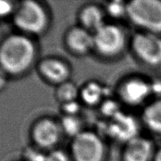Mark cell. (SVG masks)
I'll list each match as a JSON object with an SVG mask.
<instances>
[{
    "mask_svg": "<svg viewBox=\"0 0 161 161\" xmlns=\"http://www.w3.org/2000/svg\"><path fill=\"white\" fill-rule=\"evenodd\" d=\"M80 90L79 89L78 86L74 83L68 80L58 85L55 95L58 102L63 104L77 100V97L80 96Z\"/></svg>",
    "mask_w": 161,
    "mask_h": 161,
    "instance_id": "cell-16",
    "label": "cell"
},
{
    "mask_svg": "<svg viewBox=\"0 0 161 161\" xmlns=\"http://www.w3.org/2000/svg\"><path fill=\"white\" fill-rule=\"evenodd\" d=\"M14 22L17 28L28 34H40L46 29L48 17L43 6L35 1H24L16 7Z\"/></svg>",
    "mask_w": 161,
    "mask_h": 161,
    "instance_id": "cell-3",
    "label": "cell"
},
{
    "mask_svg": "<svg viewBox=\"0 0 161 161\" xmlns=\"http://www.w3.org/2000/svg\"><path fill=\"white\" fill-rule=\"evenodd\" d=\"M66 43L73 52L84 54L94 49V34L82 26L73 27L66 35Z\"/></svg>",
    "mask_w": 161,
    "mask_h": 161,
    "instance_id": "cell-12",
    "label": "cell"
},
{
    "mask_svg": "<svg viewBox=\"0 0 161 161\" xmlns=\"http://www.w3.org/2000/svg\"><path fill=\"white\" fill-rule=\"evenodd\" d=\"M39 71L41 75L48 82L58 85L68 81L70 69L66 63L54 58H48L42 60L39 64Z\"/></svg>",
    "mask_w": 161,
    "mask_h": 161,
    "instance_id": "cell-11",
    "label": "cell"
},
{
    "mask_svg": "<svg viewBox=\"0 0 161 161\" xmlns=\"http://www.w3.org/2000/svg\"><path fill=\"white\" fill-rule=\"evenodd\" d=\"M142 119L149 130L161 135V99L153 102L146 107Z\"/></svg>",
    "mask_w": 161,
    "mask_h": 161,
    "instance_id": "cell-15",
    "label": "cell"
},
{
    "mask_svg": "<svg viewBox=\"0 0 161 161\" xmlns=\"http://www.w3.org/2000/svg\"><path fill=\"white\" fill-rule=\"evenodd\" d=\"M46 161H71V160L62 150H52L47 154Z\"/></svg>",
    "mask_w": 161,
    "mask_h": 161,
    "instance_id": "cell-22",
    "label": "cell"
},
{
    "mask_svg": "<svg viewBox=\"0 0 161 161\" xmlns=\"http://www.w3.org/2000/svg\"><path fill=\"white\" fill-rule=\"evenodd\" d=\"M153 144L148 138L136 137L126 143L123 158L124 161H151L153 160Z\"/></svg>",
    "mask_w": 161,
    "mask_h": 161,
    "instance_id": "cell-10",
    "label": "cell"
},
{
    "mask_svg": "<svg viewBox=\"0 0 161 161\" xmlns=\"http://www.w3.org/2000/svg\"><path fill=\"white\" fill-rule=\"evenodd\" d=\"M105 134L113 139L122 142H128L138 137V124L130 115L120 112L105 125Z\"/></svg>",
    "mask_w": 161,
    "mask_h": 161,
    "instance_id": "cell-7",
    "label": "cell"
},
{
    "mask_svg": "<svg viewBox=\"0 0 161 161\" xmlns=\"http://www.w3.org/2000/svg\"><path fill=\"white\" fill-rule=\"evenodd\" d=\"M71 151L74 161H103L105 154L102 138L91 131H83L74 138Z\"/></svg>",
    "mask_w": 161,
    "mask_h": 161,
    "instance_id": "cell-4",
    "label": "cell"
},
{
    "mask_svg": "<svg viewBox=\"0 0 161 161\" xmlns=\"http://www.w3.org/2000/svg\"><path fill=\"white\" fill-rule=\"evenodd\" d=\"M151 94L161 95V80H154L150 83Z\"/></svg>",
    "mask_w": 161,
    "mask_h": 161,
    "instance_id": "cell-24",
    "label": "cell"
},
{
    "mask_svg": "<svg viewBox=\"0 0 161 161\" xmlns=\"http://www.w3.org/2000/svg\"><path fill=\"white\" fill-rule=\"evenodd\" d=\"M8 74L6 71L3 69V68L0 66V91L3 90L6 86L8 80Z\"/></svg>",
    "mask_w": 161,
    "mask_h": 161,
    "instance_id": "cell-25",
    "label": "cell"
},
{
    "mask_svg": "<svg viewBox=\"0 0 161 161\" xmlns=\"http://www.w3.org/2000/svg\"><path fill=\"white\" fill-rule=\"evenodd\" d=\"M102 113L104 116H105L106 117H108V119H111V118L114 117L116 115H117L118 113H119L120 112H122L119 108V105L116 101L112 100H104L102 102Z\"/></svg>",
    "mask_w": 161,
    "mask_h": 161,
    "instance_id": "cell-19",
    "label": "cell"
},
{
    "mask_svg": "<svg viewBox=\"0 0 161 161\" xmlns=\"http://www.w3.org/2000/svg\"><path fill=\"white\" fill-rule=\"evenodd\" d=\"M119 91L123 102L132 106L144 103L152 94L150 83L140 78H131L124 81Z\"/></svg>",
    "mask_w": 161,
    "mask_h": 161,
    "instance_id": "cell-8",
    "label": "cell"
},
{
    "mask_svg": "<svg viewBox=\"0 0 161 161\" xmlns=\"http://www.w3.org/2000/svg\"><path fill=\"white\" fill-rule=\"evenodd\" d=\"M14 3L9 1H0V18H3L15 11Z\"/></svg>",
    "mask_w": 161,
    "mask_h": 161,
    "instance_id": "cell-23",
    "label": "cell"
},
{
    "mask_svg": "<svg viewBox=\"0 0 161 161\" xmlns=\"http://www.w3.org/2000/svg\"><path fill=\"white\" fill-rule=\"evenodd\" d=\"M80 20L82 27L93 34L105 24L102 9L94 5L86 6L82 9L80 14Z\"/></svg>",
    "mask_w": 161,
    "mask_h": 161,
    "instance_id": "cell-13",
    "label": "cell"
},
{
    "mask_svg": "<svg viewBox=\"0 0 161 161\" xmlns=\"http://www.w3.org/2000/svg\"><path fill=\"white\" fill-rule=\"evenodd\" d=\"M153 161H161V149L155 153Z\"/></svg>",
    "mask_w": 161,
    "mask_h": 161,
    "instance_id": "cell-26",
    "label": "cell"
},
{
    "mask_svg": "<svg viewBox=\"0 0 161 161\" xmlns=\"http://www.w3.org/2000/svg\"><path fill=\"white\" fill-rule=\"evenodd\" d=\"M25 158L26 161H46L47 154L34 147H28L25 150Z\"/></svg>",
    "mask_w": 161,
    "mask_h": 161,
    "instance_id": "cell-21",
    "label": "cell"
},
{
    "mask_svg": "<svg viewBox=\"0 0 161 161\" xmlns=\"http://www.w3.org/2000/svg\"><path fill=\"white\" fill-rule=\"evenodd\" d=\"M127 17L143 31L161 33V1L133 0L127 3Z\"/></svg>",
    "mask_w": 161,
    "mask_h": 161,
    "instance_id": "cell-2",
    "label": "cell"
},
{
    "mask_svg": "<svg viewBox=\"0 0 161 161\" xmlns=\"http://www.w3.org/2000/svg\"><path fill=\"white\" fill-rule=\"evenodd\" d=\"M81 108V104L77 100L61 104V110L65 116H77Z\"/></svg>",
    "mask_w": 161,
    "mask_h": 161,
    "instance_id": "cell-20",
    "label": "cell"
},
{
    "mask_svg": "<svg viewBox=\"0 0 161 161\" xmlns=\"http://www.w3.org/2000/svg\"><path fill=\"white\" fill-rule=\"evenodd\" d=\"M134 53L145 64L151 66L161 64V37L158 34L141 31L133 36Z\"/></svg>",
    "mask_w": 161,
    "mask_h": 161,
    "instance_id": "cell-6",
    "label": "cell"
},
{
    "mask_svg": "<svg viewBox=\"0 0 161 161\" xmlns=\"http://www.w3.org/2000/svg\"><path fill=\"white\" fill-rule=\"evenodd\" d=\"M59 124L49 118H44L34 125L31 135L35 143L42 149H49L59 142L61 134Z\"/></svg>",
    "mask_w": 161,
    "mask_h": 161,
    "instance_id": "cell-9",
    "label": "cell"
},
{
    "mask_svg": "<svg viewBox=\"0 0 161 161\" xmlns=\"http://www.w3.org/2000/svg\"><path fill=\"white\" fill-rule=\"evenodd\" d=\"M105 12L109 17L115 19H119L127 16V3L115 0L107 3L105 5Z\"/></svg>",
    "mask_w": 161,
    "mask_h": 161,
    "instance_id": "cell-18",
    "label": "cell"
},
{
    "mask_svg": "<svg viewBox=\"0 0 161 161\" xmlns=\"http://www.w3.org/2000/svg\"><path fill=\"white\" fill-rule=\"evenodd\" d=\"M107 94H108V88L98 82L91 81L86 83L80 90V97L86 105L93 106L102 103Z\"/></svg>",
    "mask_w": 161,
    "mask_h": 161,
    "instance_id": "cell-14",
    "label": "cell"
},
{
    "mask_svg": "<svg viewBox=\"0 0 161 161\" xmlns=\"http://www.w3.org/2000/svg\"><path fill=\"white\" fill-rule=\"evenodd\" d=\"M35 44L23 35L8 36L0 44V66L9 75H20L31 66L36 58Z\"/></svg>",
    "mask_w": 161,
    "mask_h": 161,
    "instance_id": "cell-1",
    "label": "cell"
},
{
    "mask_svg": "<svg viewBox=\"0 0 161 161\" xmlns=\"http://www.w3.org/2000/svg\"><path fill=\"white\" fill-rule=\"evenodd\" d=\"M59 125L61 131L72 138L83 132L82 123L77 116H64L60 120Z\"/></svg>",
    "mask_w": 161,
    "mask_h": 161,
    "instance_id": "cell-17",
    "label": "cell"
},
{
    "mask_svg": "<svg viewBox=\"0 0 161 161\" xmlns=\"http://www.w3.org/2000/svg\"><path fill=\"white\" fill-rule=\"evenodd\" d=\"M124 45L125 36L117 25L105 24L94 33V49L102 56H116L122 51Z\"/></svg>",
    "mask_w": 161,
    "mask_h": 161,
    "instance_id": "cell-5",
    "label": "cell"
}]
</instances>
